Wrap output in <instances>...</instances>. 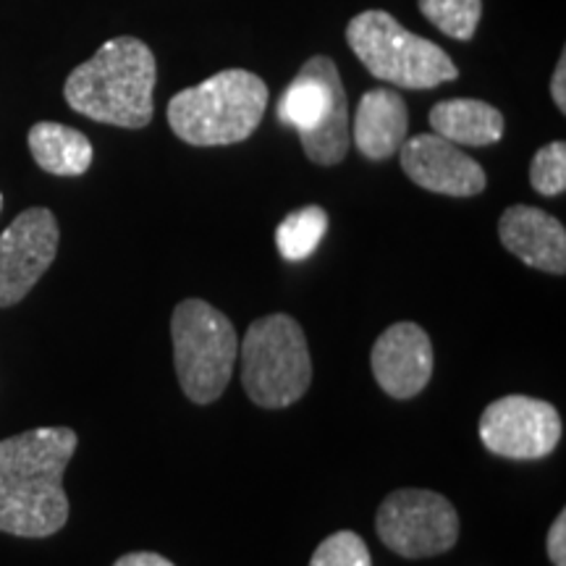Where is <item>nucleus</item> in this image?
<instances>
[{
    "label": "nucleus",
    "instance_id": "nucleus-1",
    "mask_svg": "<svg viewBox=\"0 0 566 566\" xmlns=\"http://www.w3.org/2000/svg\"><path fill=\"white\" fill-rule=\"evenodd\" d=\"M80 438L71 428H34L0 441V533L51 537L69 522L63 472Z\"/></svg>",
    "mask_w": 566,
    "mask_h": 566
},
{
    "label": "nucleus",
    "instance_id": "nucleus-2",
    "mask_svg": "<svg viewBox=\"0 0 566 566\" xmlns=\"http://www.w3.org/2000/svg\"><path fill=\"white\" fill-rule=\"evenodd\" d=\"M158 63L137 38H113L69 74L63 97L71 111L97 124L145 129L153 122Z\"/></svg>",
    "mask_w": 566,
    "mask_h": 566
},
{
    "label": "nucleus",
    "instance_id": "nucleus-3",
    "mask_svg": "<svg viewBox=\"0 0 566 566\" xmlns=\"http://www.w3.org/2000/svg\"><path fill=\"white\" fill-rule=\"evenodd\" d=\"M268 108V84L244 69H226L168 103V124L181 142L223 147L250 139Z\"/></svg>",
    "mask_w": 566,
    "mask_h": 566
},
{
    "label": "nucleus",
    "instance_id": "nucleus-4",
    "mask_svg": "<svg viewBox=\"0 0 566 566\" xmlns=\"http://www.w3.org/2000/svg\"><path fill=\"white\" fill-rule=\"evenodd\" d=\"M279 122L300 134L304 153L317 166H336L346 158L352 142L349 101L336 63L313 55L279 103Z\"/></svg>",
    "mask_w": 566,
    "mask_h": 566
},
{
    "label": "nucleus",
    "instance_id": "nucleus-5",
    "mask_svg": "<svg viewBox=\"0 0 566 566\" xmlns=\"http://www.w3.org/2000/svg\"><path fill=\"white\" fill-rule=\"evenodd\" d=\"M346 42L375 80L394 87L433 90L459 76L443 48L405 30L386 11L357 13L346 27Z\"/></svg>",
    "mask_w": 566,
    "mask_h": 566
},
{
    "label": "nucleus",
    "instance_id": "nucleus-6",
    "mask_svg": "<svg viewBox=\"0 0 566 566\" xmlns=\"http://www.w3.org/2000/svg\"><path fill=\"white\" fill-rule=\"evenodd\" d=\"M242 384L258 407L286 409L313 384L307 338L292 315H265L247 328L242 342Z\"/></svg>",
    "mask_w": 566,
    "mask_h": 566
},
{
    "label": "nucleus",
    "instance_id": "nucleus-7",
    "mask_svg": "<svg viewBox=\"0 0 566 566\" xmlns=\"http://www.w3.org/2000/svg\"><path fill=\"white\" fill-rule=\"evenodd\" d=\"M174 365L195 405H212L229 388L239 357V336L221 310L205 300H184L171 317Z\"/></svg>",
    "mask_w": 566,
    "mask_h": 566
},
{
    "label": "nucleus",
    "instance_id": "nucleus-8",
    "mask_svg": "<svg viewBox=\"0 0 566 566\" xmlns=\"http://www.w3.org/2000/svg\"><path fill=\"white\" fill-rule=\"evenodd\" d=\"M380 543L405 558H430L459 541V514L449 499L422 488L388 493L375 514Z\"/></svg>",
    "mask_w": 566,
    "mask_h": 566
},
{
    "label": "nucleus",
    "instance_id": "nucleus-9",
    "mask_svg": "<svg viewBox=\"0 0 566 566\" xmlns=\"http://www.w3.org/2000/svg\"><path fill=\"white\" fill-rule=\"evenodd\" d=\"M480 441L491 454L535 462L554 454L562 441V415L533 396H504L480 417Z\"/></svg>",
    "mask_w": 566,
    "mask_h": 566
},
{
    "label": "nucleus",
    "instance_id": "nucleus-10",
    "mask_svg": "<svg viewBox=\"0 0 566 566\" xmlns=\"http://www.w3.org/2000/svg\"><path fill=\"white\" fill-rule=\"evenodd\" d=\"M59 221L48 208L19 212L0 233V307H13L38 286L59 252Z\"/></svg>",
    "mask_w": 566,
    "mask_h": 566
},
{
    "label": "nucleus",
    "instance_id": "nucleus-11",
    "mask_svg": "<svg viewBox=\"0 0 566 566\" xmlns=\"http://www.w3.org/2000/svg\"><path fill=\"white\" fill-rule=\"evenodd\" d=\"M401 168L417 187L446 197H475L485 189V171L454 142L436 132L417 134L399 147Z\"/></svg>",
    "mask_w": 566,
    "mask_h": 566
},
{
    "label": "nucleus",
    "instance_id": "nucleus-12",
    "mask_svg": "<svg viewBox=\"0 0 566 566\" xmlns=\"http://www.w3.org/2000/svg\"><path fill=\"white\" fill-rule=\"evenodd\" d=\"M370 367L375 380L391 399L407 401L424 391L433 378V344L417 323H396L378 336Z\"/></svg>",
    "mask_w": 566,
    "mask_h": 566
},
{
    "label": "nucleus",
    "instance_id": "nucleus-13",
    "mask_svg": "<svg viewBox=\"0 0 566 566\" xmlns=\"http://www.w3.org/2000/svg\"><path fill=\"white\" fill-rule=\"evenodd\" d=\"M501 244L514 258L543 273H566V231L558 218L546 210L514 205L499 221Z\"/></svg>",
    "mask_w": 566,
    "mask_h": 566
},
{
    "label": "nucleus",
    "instance_id": "nucleus-14",
    "mask_svg": "<svg viewBox=\"0 0 566 566\" xmlns=\"http://www.w3.org/2000/svg\"><path fill=\"white\" fill-rule=\"evenodd\" d=\"M409 132L407 103L394 90H370L354 113L352 137L367 160H386L405 145Z\"/></svg>",
    "mask_w": 566,
    "mask_h": 566
},
{
    "label": "nucleus",
    "instance_id": "nucleus-15",
    "mask_svg": "<svg viewBox=\"0 0 566 566\" xmlns=\"http://www.w3.org/2000/svg\"><path fill=\"white\" fill-rule=\"evenodd\" d=\"M430 129L438 137L467 147H488L504 137V116L493 105L472 97L441 101L430 108Z\"/></svg>",
    "mask_w": 566,
    "mask_h": 566
},
{
    "label": "nucleus",
    "instance_id": "nucleus-16",
    "mask_svg": "<svg viewBox=\"0 0 566 566\" xmlns=\"http://www.w3.org/2000/svg\"><path fill=\"white\" fill-rule=\"evenodd\" d=\"M27 142H30L34 163H38L42 171L53 176L87 174L92 158H95L92 142L80 129H71V126L55 122L34 124Z\"/></svg>",
    "mask_w": 566,
    "mask_h": 566
},
{
    "label": "nucleus",
    "instance_id": "nucleus-17",
    "mask_svg": "<svg viewBox=\"0 0 566 566\" xmlns=\"http://www.w3.org/2000/svg\"><path fill=\"white\" fill-rule=\"evenodd\" d=\"M325 231H328V212L317 205H307L289 212L275 229V247L289 263H302L321 247Z\"/></svg>",
    "mask_w": 566,
    "mask_h": 566
},
{
    "label": "nucleus",
    "instance_id": "nucleus-18",
    "mask_svg": "<svg viewBox=\"0 0 566 566\" xmlns=\"http://www.w3.org/2000/svg\"><path fill=\"white\" fill-rule=\"evenodd\" d=\"M422 17L441 30L446 38L467 42L475 38L483 0H417Z\"/></svg>",
    "mask_w": 566,
    "mask_h": 566
},
{
    "label": "nucleus",
    "instance_id": "nucleus-19",
    "mask_svg": "<svg viewBox=\"0 0 566 566\" xmlns=\"http://www.w3.org/2000/svg\"><path fill=\"white\" fill-rule=\"evenodd\" d=\"M530 184L537 195L556 197L566 189V145L562 139L551 142L535 153L530 163Z\"/></svg>",
    "mask_w": 566,
    "mask_h": 566
},
{
    "label": "nucleus",
    "instance_id": "nucleus-20",
    "mask_svg": "<svg viewBox=\"0 0 566 566\" xmlns=\"http://www.w3.org/2000/svg\"><path fill=\"white\" fill-rule=\"evenodd\" d=\"M310 566H373V556L357 533L338 530L315 548Z\"/></svg>",
    "mask_w": 566,
    "mask_h": 566
},
{
    "label": "nucleus",
    "instance_id": "nucleus-21",
    "mask_svg": "<svg viewBox=\"0 0 566 566\" xmlns=\"http://www.w3.org/2000/svg\"><path fill=\"white\" fill-rule=\"evenodd\" d=\"M548 558L554 566H566V512L556 516V522L548 530Z\"/></svg>",
    "mask_w": 566,
    "mask_h": 566
},
{
    "label": "nucleus",
    "instance_id": "nucleus-22",
    "mask_svg": "<svg viewBox=\"0 0 566 566\" xmlns=\"http://www.w3.org/2000/svg\"><path fill=\"white\" fill-rule=\"evenodd\" d=\"M113 566H176V564L168 562L166 556L153 554V551H134V554H126L118 558Z\"/></svg>",
    "mask_w": 566,
    "mask_h": 566
},
{
    "label": "nucleus",
    "instance_id": "nucleus-23",
    "mask_svg": "<svg viewBox=\"0 0 566 566\" xmlns=\"http://www.w3.org/2000/svg\"><path fill=\"white\" fill-rule=\"evenodd\" d=\"M551 97H554L558 111L566 113V55L564 53H562V59H558L554 80H551Z\"/></svg>",
    "mask_w": 566,
    "mask_h": 566
},
{
    "label": "nucleus",
    "instance_id": "nucleus-24",
    "mask_svg": "<svg viewBox=\"0 0 566 566\" xmlns=\"http://www.w3.org/2000/svg\"><path fill=\"white\" fill-rule=\"evenodd\" d=\"M0 210H3V195H0Z\"/></svg>",
    "mask_w": 566,
    "mask_h": 566
}]
</instances>
